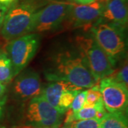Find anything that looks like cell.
Here are the masks:
<instances>
[{
    "label": "cell",
    "instance_id": "cell-1",
    "mask_svg": "<svg viewBox=\"0 0 128 128\" xmlns=\"http://www.w3.org/2000/svg\"><path fill=\"white\" fill-rule=\"evenodd\" d=\"M44 75L48 81L68 82L81 88H90L98 82L77 46L53 53L47 60Z\"/></svg>",
    "mask_w": 128,
    "mask_h": 128
},
{
    "label": "cell",
    "instance_id": "cell-2",
    "mask_svg": "<svg viewBox=\"0 0 128 128\" xmlns=\"http://www.w3.org/2000/svg\"><path fill=\"white\" fill-rule=\"evenodd\" d=\"M37 10L38 6L32 0L14 2L5 14L1 27L3 38L9 41L32 33L34 16Z\"/></svg>",
    "mask_w": 128,
    "mask_h": 128
},
{
    "label": "cell",
    "instance_id": "cell-3",
    "mask_svg": "<svg viewBox=\"0 0 128 128\" xmlns=\"http://www.w3.org/2000/svg\"><path fill=\"white\" fill-rule=\"evenodd\" d=\"M125 26L98 22L91 28V34L98 45L114 64L123 58L127 50Z\"/></svg>",
    "mask_w": 128,
    "mask_h": 128
},
{
    "label": "cell",
    "instance_id": "cell-4",
    "mask_svg": "<svg viewBox=\"0 0 128 128\" xmlns=\"http://www.w3.org/2000/svg\"><path fill=\"white\" fill-rule=\"evenodd\" d=\"M76 44L87 61L88 68L97 82L110 76L114 71V64L97 43L92 34L79 36Z\"/></svg>",
    "mask_w": 128,
    "mask_h": 128
},
{
    "label": "cell",
    "instance_id": "cell-5",
    "mask_svg": "<svg viewBox=\"0 0 128 128\" xmlns=\"http://www.w3.org/2000/svg\"><path fill=\"white\" fill-rule=\"evenodd\" d=\"M64 114L48 103L41 96L29 100L24 108L23 120L26 127L59 128Z\"/></svg>",
    "mask_w": 128,
    "mask_h": 128
},
{
    "label": "cell",
    "instance_id": "cell-6",
    "mask_svg": "<svg viewBox=\"0 0 128 128\" xmlns=\"http://www.w3.org/2000/svg\"><path fill=\"white\" fill-rule=\"evenodd\" d=\"M41 37L36 33H29L9 41L6 53L12 64L14 77L30 63L40 46Z\"/></svg>",
    "mask_w": 128,
    "mask_h": 128
},
{
    "label": "cell",
    "instance_id": "cell-7",
    "mask_svg": "<svg viewBox=\"0 0 128 128\" xmlns=\"http://www.w3.org/2000/svg\"><path fill=\"white\" fill-rule=\"evenodd\" d=\"M70 2L53 1L44 8L38 9L34 16L32 33L52 32L66 20Z\"/></svg>",
    "mask_w": 128,
    "mask_h": 128
},
{
    "label": "cell",
    "instance_id": "cell-8",
    "mask_svg": "<svg viewBox=\"0 0 128 128\" xmlns=\"http://www.w3.org/2000/svg\"><path fill=\"white\" fill-rule=\"evenodd\" d=\"M100 81L99 89L105 110L108 112L128 114V88L110 77L102 78Z\"/></svg>",
    "mask_w": 128,
    "mask_h": 128
},
{
    "label": "cell",
    "instance_id": "cell-9",
    "mask_svg": "<svg viewBox=\"0 0 128 128\" xmlns=\"http://www.w3.org/2000/svg\"><path fill=\"white\" fill-rule=\"evenodd\" d=\"M104 2H94L80 4L70 2L66 20L73 28H91L101 18Z\"/></svg>",
    "mask_w": 128,
    "mask_h": 128
},
{
    "label": "cell",
    "instance_id": "cell-10",
    "mask_svg": "<svg viewBox=\"0 0 128 128\" xmlns=\"http://www.w3.org/2000/svg\"><path fill=\"white\" fill-rule=\"evenodd\" d=\"M16 76L12 87L16 100L26 102L41 95V78L36 71L33 69L23 70Z\"/></svg>",
    "mask_w": 128,
    "mask_h": 128
},
{
    "label": "cell",
    "instance_id": "cell-11",
    "mask_svg": "<svg viewBox=\"0 0 128 128\" xmlns=\"http://www.w3.org/2000/svg\"><path fill=\"white\" fill-rule=\"evenodd\" d=\"M128 19V0H106L104 2L102 14L99 21L126 27Z\"/></svg>",
    "mask_w": 128,
    "mask_h": 128
},
{
    "label": "cell",
    "instance_id": "cell-12",
    "mask_svg": "<svg viewBox=\"0 0 128 128\" xmlns=\"http://www.w3.org/2000/svg\"><path fill=\"white\" fill-rule=\"evenodd\" d=\"M82 89L81 88L74 86L68 82L50 81L45 87L42 88L40 96L52 106L58 110L60 97L64 92L66 90H80Z\"/></svg>",
    "mask_w": 128,
    "mask_h": 128
},
{
    "label": "cell",
    "instance_id": "cell-13",
    "mask_svg": "<svg viewBox=\"0 0 128 128\" xmlns=\"http://www.w3.org/2000/svg\"><path fill=\"white\" fill-rule=\"evenodd\" d=\"M106 113L103 102H100L94 106L84 105L78 112L73 114V120L88 119H102Z\"/></svg>",
    "mask_w": 128,
    "mask_h": 128
},
{
    "label": "cell",
    "instance_id": "cell-14",
    "mask_svg": "<svg viewBox=\"0 0 128 128\" xmlns=\"http://www.w3.org/2000/svg\"><path fill=\"white\" fill-rule=\"evenodd\" d=\"M100 128H128L127 114L106 112L100 120Z\"/></svg>",
    "mask_w": 128,
    "mask_h": 128
},
{
    "label": "cell",
    "instance_id": "cell-15",
    "mask_svg": "<svg viewBox=\"0 0 128 128\" xmlns=\"http://www.w3.org/2000/svg\"><path fill=\"white\" fill-rule=\"evenodd\" d=\"M13 78V68L9 56L6 51L0 50V82L6 85Z\"/></svg>",
    "mask_w": 128,
    "mask_h": 128
},
{
    "label": "cell",
    "instance_id": "cell-16",
    "mask_svg": "<svg viewBox=\"0 0 128 128\" xmlns=\"http://www.w3.org/2000/svg\"><path fill=\"white\" fill-rule=\"evenodd\" d=\"M61 128H100V120L93 118L74 120L70 122L64 123Z\"/></svg>",
    "mask_w": 128,
    "mask_h": 128
},
{
    "label": "cell",
    "instance_id": "cell-17",
    "mask_svg": "<svg viewBox=\"0 0 128 128\" xmlns=\"http://www.w3.org/2000/svg\"><path fill=\"white\" fill-rule=\"evenodd\" d=\"M80 90H66L60 96L58 102V110L60 112L65 114L70 107L75 97Z\"/></svg>",
    "mask_w": 128,
    "mask_h": 128
},
{
    "label": "cell",
    "instance_id": "cell-18",
    "mask_svg": "<svg viewBox=\"0 0 128 128\" xmlns=\"http://www.w3.org/2000/svg\"><path fill=\"white\" fill-rule=\"evenodd\" d=\"M100 102H102V100L100 91L99 89V86L95 85L92 88H90L89 90H86V102L84 105L94 106Z\"/></svg>",
    "mask_w": 128,
    "mask_h": 128
},
{
    "label": "cell",
    "instance_id": "cell-19",
    "mask_svg": "<svg viewBox=\"0 0 128 128\" xmlns=\"http://www.w3.org/2000/svg\"><path fill=\"white\" fill-rule=\"evenodd\" d=\"M86 90L80 91L75 97L72 104L69 108L73 113L78 112V110H80L84 106L86 102Z\"/></svg>",
    "mask_w": 128,
    "mask_h": 128
},
{
    "label": "cell",
    "instance_id": "cell-20",
    "mask_svg": "<svg viewBox=\"0 0 128 128\" xmlns=\"http://www.w3.org/2000/svg\"><path fill=\"white\" fill-rule=\"evenodd\" d=\"M128 64H127V62H126V64H124L119 71L116 73L114 77H110V78L114 79V80H116L117 82L122 83L125 87L128 88Z\"/></svg>",
    "mask_w": 128,
    "mask_h": 128
},
{
    "label": "cell",
    "instance_id": "cell-21",
    "mask_svg": "<svg viewBox=\"0 0 128 128\" xmlns=\"http://www.w3.org/2000/svg\"><path fill=\"white\" fill-rule=\"evenodd\" d=\"M10 5L4 4L0 2V28L2 26V24L4 22V16L7 10L9 9Z\"/></svg>",
    "mask_w": 128,
    "mask_h": 128
},
{
    "label": "cell",
    "instance_id": "cell-22",
    "mask_svg": "<svg viewBox=\"0 0 128 128\" xmlns=\"http://www.w3.org/2000/svg\"><path fill=\"white\" fill-rule=\"evenodd\" d=\"M6 101H7V96L6 95L2 98H0V121L4 117Z\"/></svg>",
    "mask_w": 128,
    "mask_h": 128
},
{
    "label": "cell",
    "instance_id": "cell-23",
    "mask_svg": "<svg viewBox=\"0 0 128 128\" xmlns=\"http://www.w3.org/2000/svg\"><path fill=\"white\" fill-rule=\"evenodd\" d=\"M69 2L80 4H88L95 2V0H68Z\"/></svg>",
    "mask_w": 128,
    "mask_h": 128
},
{
    "label": "cell",
    "instance_id": "cell-24",
    "mask_svg": "<svg viewBox=\"0 0 128 128\" xmlns=\"http://www.w3.org/2000/svg\"><path fill=\"white\" fill-rule=\"evenodd\" d=\"M6 91V85L0 82V98H2V97H4L5 96Z\"/></svg>",
    "mask_w": 128,
    "mask_h": 128
},
{
    "label": "cell",
    "instance_id": "cell-25",
    "mask_svg": "<svg viewBox=\"0 0 128 128\" xmlns=\"http://www.w3.org/2000/svg\"><path fill=\"white\" fill-rule=\"evenodd\" d=\"M16 0H0V2L4 4L11 5L14 2H15Z\"/></svg>",
    "mask_w": 128,
    "mask_h": 128
},
{
    "label": "cell",
    "instance_id": "cell-26",
    "mask_svg": "<svg viewBox=\"0 0 128 128\" xmlns=\"http://www.w3.org/2000/svg\"><path fill=\"white\" fill-rule=\"evenodd\" d=\"M96 2H105L106 0H95Z\"/></svg>",
    "mask_w": 128,
    "mask_h": 128
},
{
    "label": "cell",
    "instance_id": "cell-27",
    "mask_svg": "<svg viewBox=\"0 0 128 128\" xmlns=\"http://www.w3.org/2000/svg\"><path fill=\"white\" fill-rule=\"evenodd\" d=\"M30 128V127H26V128Z\"/></svg>",
    "mask_w": 128,
    "mask_h": 128
},
{
    "label": "cell",
    "instance_id": "cell-28",
    "mask_svg": "<svg viewBox=\"0 0 128 128\" xmlns=\"http://www.w3.org/2000/svg\"><path fill=\"white\" fill-rule=\"evenodd\" d=\"M0 128H6V127H1Z\"/></svg>",
    "mask_w": 128,
    "mask_h": 128
},
{
    "label": "cell",
    "instance_id": "cell-29",
    "mask_svg": "<svg viewBox=\"0 0 128 128\" xmlns=\"http://www.w3.org/2000/svg\"><path fill=\"white\" fill-rule=\"evenodd\" d=\"M50 1H52V2H53V1H58V0H50Z\"/></svg>",
    "mask_w": 128,
    "mask_h": 128
}]
</instances>
